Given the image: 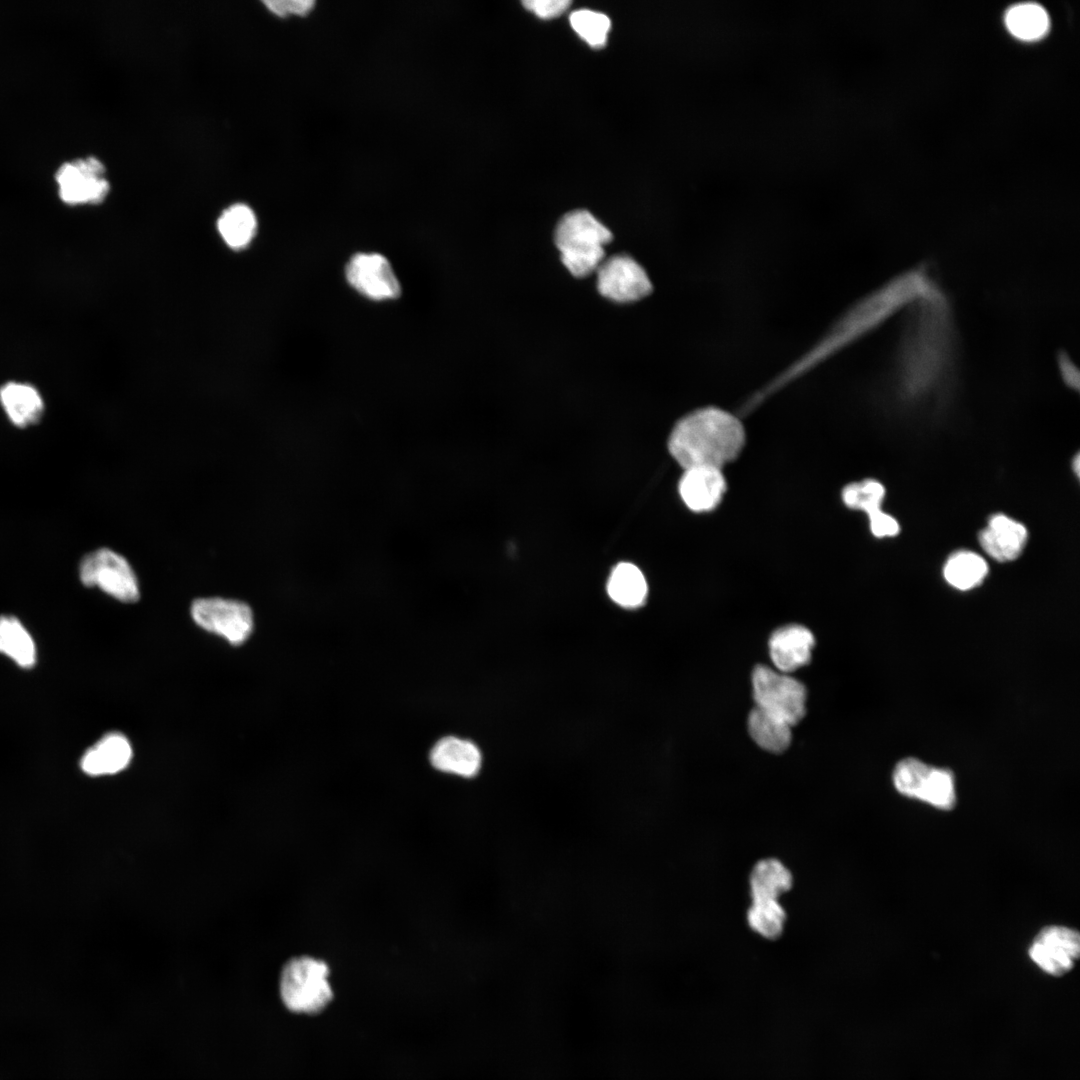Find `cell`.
Returning <instances> with one entry per match:
<instances>
[{"instance_id": "9a60e30c", "label": "cell", "mask_w": 1080, "mask_h": 1080, "mask_svg": "<svg viewBox=\"0 0 1080 1080\" xmlns=\"http://www.w3.org/2000/svg\"><path fill=\"white\" fill-rule=\"evenodd\" d=\"M726 490L721 469L693 467L685 469L679 482V493L686 506L695 512L714 509Z\"/></svg>"}, {"instance_id": "8fae6325", "label": "cell", "mask_w": 1080, "mask_h": 1080, "mask_svg": "<svg viewBox=\"0 0 1080 1080\" xmlns=\"http://www.w3.org/2000/svg\"><path fill=\"white\" fill-rule=\"evenodd\" d=\"M348 284L372 301H389L401 294L399 279L390 261L378 252H358L345 266Z\"/></svg>"}, {"instance_id": "7a4b0ae2", "label": "cell", "mask_w": 1080, "mask_h": 1080, "mask_svg": "<svg viewBox=\"0 0 1080 1080\" xmlns=\"http://www.w3.org/2000/svg\"><path fill=\"white\" fill-rule=\"evenodd\" d=\"M905 316L891 376L901 396L918 399L945 388L954 376L955 329L950 305L936 285Z\"/></svg>"}, {"instance_id": "cb8c5ba5", "label": "cell", "mask_w": 1080, "mask_h": 1080, "mask_svg": "<svg viewBox=\"0 0 1080 1080\" xmlns=\"http://www.w3.org/2000/svg\"><path fill=\"white\" fill-rule=\"evenodd\" d=\"M748 730L752 739L769 752H783L791 742V725L758 707L749 714Z\"/></svg>"}, {"instance_id": "484cf974", "label": "cell", "mask_w": 1080, "mask_h": 1080, "mask_svg": "<svg viewBox=\"0 0 1080 1080\" xmlns=\"http://www.w3.org/2000/svg\"><path fill=\"white\" fill-rule=\"evenodd\" d=\"M1005 24L1016 38L1034 41L1047 33L1050 21L1042 6L1027 2L1010 7L1005 14Z\"/></svg>"}, {"instance_id": "52a82bcc", "label": "cell", "mask_w": 1080, "mask_h": 1080, "mask_svg": "<svg viewBox=\"0 0 1080 1080\" xmlns=\"http://www.w3.org/2000/svg\"><path fill=\"white\" fill-rule=\"evenodd\" d=\"M79 578L86 587H97L109 596L126 603L136 602L140 591L129 562L109 548L92 551L80 561Z\"/></svg>"}, {"instance_id": "44dd1931", "label": "cell", "mask_w": 1080, "mask_h": 1080, "mask_svg": "<svg viewBox=\"0 0 1080 1080\" xmlns=\"http://www.w3.org/2000/svg\"><path fill=\"white\" fill-rule=\"evenodd\" d=\"M0 653L23 669H30L36 663L35 641L15 616H0Z\"/></svg>"}, {"instance_id": "30bf717a", "label": "cell", "mask_w": 1080, "mask_h": 1080, "mask_svg": "<svg viewBox=\"0 0 1080 1080\" xmlns=\"http://www.w3.org/2000/svg\"><path fill=\"white\" fill-rule=\"evenodd\" d=\"M191 615L198 626L224 637L233 645L242 644L253 629L250 607L237 600L200 598L192 603Z\"/></svg>"}, {"instance_id": "277c9868", "label": "cell", "mask_w": 1080, "mask_h": 1080, "mask_svg": "<svg viewBox=\"0 0 1080 1080\" xmlns=\"http://www.w3.org/2000/svg\"><path fill=\"white\" fill-rule=\"evenodd\" d=\"M330 967L324 960L295 956L284 963L276 983L281 1006L294 1016H313L330 1004L334 992L329 981Z\"/></svg>"}, {"instance_id": "9c48e42d", "label": "cell", "mask_w": 1080, "mask_h": 1080, "mask_svg": "<svg viewBox=\"0 0 1080 1080\" xmlns=\"http://www.w3.org/2000/svg\"><path fill=\"white\" fill-rule=\"evenodd\" d=\"M104 164L94 156L62 163L56 173L60 200L69 206L97 205L110 192Z\"/></svg>"}, {"instance_id": "f546056e", "label": "cell", "mask_w": 1080, "mask_h": 1080, "mask_svg": "<svg viewBox=\"0 0 1080 1080\" xmlns=\"http://www.w3.org/2000/svg\"><path fill=\"white\" fill-rule=\"evenodd\" d=\"M263 4L273 14L285 17L304 16L313 9L315 2L313 0H266Z\"/></svg>"}, {"instance_id": "603a6c76", "label": "cell", "mask_w": 1080, "mask_h": 1080, "mask_svg": "<svg viewBox=\"0 0 1080 1080\" xmlns=\"http://www.w3.org/2000/svg\"><path fill=\"white\" fill-rule=\"evenodd\" d=\"M609 597L625 608L641 606L647 597L648 586L641 570L631 563H619L607 582Z\"/></svg>"}, {"instance_id": "1f68e13d", "label": "cell", "mask_w": 1080, "mask_h": 1080, "mask_svg": "<svg viewBox=\"0 0 1080 1080\" xmlns=\"http://www.w3.org/2000/svg\"><path fill=\"white\" fill-rule=\"evenodd\" d=\"M870 530L875 537H893L900 531L897 520L891 515L881 512L869 519Z\"/></svg>"}, {"instance_id": "7402d4cb", "label": "cell", "mask_w": 1080, "mask_h": 1080, "mask_svg": "<svg viewBox=\"0 0 1080 1080\" xmlns=\"http://www.w3.org/2000/svg\"><path fill=\"white\" fill-rule=\"evenodd\" d=\"M752 901L778 900L793 882L790 870L779 860L768 858L759 861L750 874Z\"/></svg>"}, {"instance_id": "5b68a950", "label": "cell", "mask_w": 1080, "mask_h": 1080, "mask_svg": "<svg viewBox=\"0 0 1080 1080\" xmlns=\"http://www.w3.org/2000/svg\"><path fill=\"white\" fill-rule=\"evenodd\" d=\"M611 239L610 230L586 210L567 213L555 230L561 260L576 277L596 271L605 259L604 245Z\"/></svg>"}, {"instance_id": "d4e9b609", "label": "cell", "mask_w": 1080, "mask_h": 1080, "mask_svg": "<svg viewBox=\"0 0 1080 1080\" xmlns=\"http://www.w3.org/2000/svg\"><path fill=\"white\" fill-rule=\"evenodd\" d=\"M987 573L988 565L984 558L967 550L951 554L943 568L947 583L962 591L970 590L982 583Z\"/></svg>"}, {"instance_id": "3957f363", "label": "cell", "mask_w": 1080, "mask_h": 1080, "mask_svg": "<svg viewBox=\"0 0 1080 1080\" xmlns=\"http://www.w3.org/2000/svg\"><path fill=\"white\" fill-rule=\"evenodd\" d=\"M744 441L741 421L722 408L709 406L692 411L676 423L668 448L684 469H721L738 456Z\"/></svg>"}, {"instance_id": "83f0119b", "label": "cell", "mask_w": 1080, "mask_h": 1080, "mask_svg": "<svg viewBox=\"0 0 1080 1080\" xmlns=\"http://www.w3.org/2000/svg\"><path fill=\"white\" fill-rule=\"evenodd\" d=\"M884 496V486L872 479L851 483L842 491L845 505L851 509L865 511L869 519L882 512L880 507Z\"/></svg>"}, {"instance_id": "4dcf8cb0", "label": "cell", "mask_w": 1080, "mask_h": 1080, "mask_svg": "<svg viewBox=\"0 0 1080 1080\" xmlns=\"http://www.w3.org/2000/svg\"><path fill=\"white\" fill-rule=\"evenodd\" d=\"M569 0H525L524 7L540 18H552L563 13L570 5Z\"/></svg>"}, {"instance_id": "ac0fdd59", "label": "cell", "mask_w": 1080, "mask_h": 1080, "mask_svg": "<svg viewBox=\"0 0 1080 1080\" xmlns=\"http://www.w3.org/2000/svg\"><path fill=\"white\" fill-rule=\"evenodd\" d=\"M430 762L439 771L473 777L481 768L482 757L479 748L471 741L448 736L434 745Z\"/></svg>"}, {"instance_id": "e0dca14e", "label": "cell", "mask_w": 1080, "mask_h": 1080, "mask_svg": "<svg viewBox=\"0 0 1080 1080\" xmlns=\"http://www.w3.org/2000/svg\"><path fill=\"white\" fill-rule=\"evenodd\" d=\"M132 758V748L121 733L103 736L81 757L80 768L89 776L116 774L125 769Z\"/></svg>"}, {"instance_id": "f1b7e54d", "label": "cell", "mask_w": 1080, "mask_h": 1080, "mask_svg": "<svg viewBox=\"0 0 1080 1080\" xmlns=\"http://www.w3.org/2000/svg\"><path fill=\"white\" fill-rule=\"evenodd\" d=\"M575 32L592 47H603L610 30V19L600 12L581 9L570 15Z\"/></svg>"}, {"instance_id": "d6a6232c", "label": "cell", "mask_w": 1080, "mask_h": 1080, "mask_svg": "<svg viewBox=\"0 0 1080 1080\" xmlns=\"http://www.w3.org/2000/svg\"><path fill=\"white\" fill-rule=\"evenodd\" d=\"M1073 464H1074V471H1075L1076 475H1079L1080 461H1079V455L1078 454L1076 455Z\"/></svg>"}, {"instance_id": "ba28073f", "label": "cell", "mask_w": 1080, "mask_h": 1080, "mask_svg": "<svg viewBox=\"0 0 1080 1080\" xmlns=\"http://www.w3.org/2000/svg\"><path fill=\"white\" fill-rule=\"evenodd\" d=\"M756 707L769 712L791 726L806 713V688L798 680L771 668L758 665L752 674Z\"/></svg>"}, {"instance_id": "6da1fadb", "label": "cell", "mask_w": 1080, "mask_h": 1080, "mask_svg": "<svg viewBox=\"0 0 1080 1080\" xmlns=\"http://www.w3.org/2000/svg\"><path fill=\"white\" fill-rule=\"evenodd\" d=\"M935 283L922 268L901 272L844 309L800 354L759 390L758 398L775 393L809 375L829 360L905 312Z\"/></svg>"}, {"instance_id": "8992f818", "label": "cell", "mask_w": 1080, "mask_h": 1080, "mask_svg": "<svg viewBox=\"0 0 1080 1080\" xmlns=\"http://www.w3.org/2000/svg\"><path fill=\"white\" fill-rule=\"evenodd\" d=\"M892 780L898 793L907 798L944 811L952 810L956 805L955 777L949 769L909 757L896 764Z\"/></svg>"}, {"instance_id": "d6986e66", "label": "cell", "mask_w": 1080, "mask_h": 1080, "mask_svg": "<svg viewBox=\"0 0 1080 1080\" xmlns=\"http://www.w3.org/2000/svg\"><path fill=\"white\" fill-rule=\"evenodd\" d=\"M0 405L9 421L18 428L37 424L45 410L40 392L31 384L17 381L0 387Z\"/></svg>"}, {"instance_id": "2e32d148", "label": "cell", "mask_w": 1080, "mask_h": 1080, "mask_svg": "<svg viewBox=\"0 0 1080 1080\" xmlns=\"http://www.w3.org/2000/svg\"><path fill=\"white\" fill-rule=\"evenodd\" d=\"M814 645L812 632L797 624L777 629L769 639L771 659L781 672H792L807 665Z\"/></svg>"}, {"instance_id": "ffe728a7", "label": "cell", "mask_w": 1080, "mask_h": 1080, "mask_svg": "<svg viewBox=\"0 0 1080 1080\" xmlns=\"http://www.w3.org/2000/svg\"><path fill=\"white\" fill-rule=\"evenodd\" d=\"M258 230L257 216L244 203H235L222 211L217 220V231L222 241L232 250L246 249Z\"/></svg>"}, {"instance_id": "5bb4252c", "label": "cell", "mask_w": 1080, "mask_h": 1080, "mask_svg": "<svg viewBox=\"0 0 1080 1080\" xmlns=\"http://www.w3.org/2000/svg\"><path fill=\"white\" fill-rule=\"evenodd\" d=\"M1027 538L1028 532L1022 523L1001 513L992 515L978 535L983 550L1000 562L1016 559L1022 553Z\"/></svg>"}, {"instance_id": "4fadbf2b", "label": "cell", "mask_w": 1080, "mask_h": 1080, "mask_svg": "<svg viewBox=\"0 0 1080 1080\" xmlns=\"http://www.w3.org/2000/svg\"><path fill=\"white\" fill-rule=\"evenodd\" d=\"M596 272L598 291L615 302L642 299L653 289L644 268L629 255L618 254L604 259Z\"/></svg>"}, {"instance_id": "4316f807", "label": "cell", "mask_w": 1080, "mask_h": 1080, "mask_svg": "<svg viewBox=\"0 0 1080 1080\" xmlns=\"http://www.w3.org/2000/svg\"><path fill=\"white\" fill-rule=\"evenodd\" d=\"M785 919V910L778 900L752 901L747 912L750 928L768 939H775L781 935Z\"/></svg>"}, {"instance_id": "7c38bea8", "label": "cell", "mask_w": 1080, "mask_h": 1080, "mask_svg": "<svg viewBox=\"0 0 1080 1080\" xmlns=\"http://www.w3.org/2000/svg\"><path fill=\"white\" fill-rule=\"evenodd\" d=\"M1028 955L1045 974L1062 977L1075 966L1080 956V935L1077 930L1062 925L1042 928L1032 940Z\"/></svg>"}]
</instances>
